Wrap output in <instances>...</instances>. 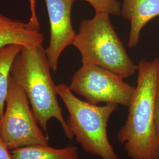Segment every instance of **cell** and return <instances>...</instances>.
Listing matches in <instances>:
<instances>
[{
	"instance_id": "4",
	"label": "cell",
	"mask_w": 159,
	"mask_h": 159,
	"mask_svg": "<svg viewBox=\"0 0 159 159\" xmlns=\"http://www.w3.org/2000/svg\"><path fill=\"white\" fill-rule=\"evenodd\" d=\"M56 91L68 110V127L84 151L101 159H120L109 141L107 129L118 105L99 106L83 101L64 84L56 85Z\"/></svg>"
},
{
	"instance_id": "3",
	"label": "cell",
	"mask_w": 159,
	"mask_h": 159,
	"mask_svg": "<svg viewBox=\"0 0 159 159\" xmlns=\"http://www.w3.org/2000/svg\"><path fill=\"white\" fill-rule=\"evenodd\" d=\"M110 16L95 12L93 18L82 20L73 46L80 52L83 64L101 67L126 79L136 73L137 65L128 56Z\"/></svg>"
},
{
	"instance_id": "9",
	"label": "cell",
	"mask_w": 159,
	"mask_h": 159,
	"mask_svg": "<svg viewBox=\"0 0 159 159\" xmlns=\"http://www.w3.org/2000/svg\"><path fill=\"white\" fill-rule=\"evenodd\" d=\"M43 41V35L29 21L24 23L0 13V49L11 44L36 46Z\"/></svg>"
},
{
	"instance_id": "2",
	"label": "cell",
	"mask_w": 159,
	"mask_h": 159,
	"mask_svg": "<svg viewBox=\"0 0 159 159\" xmlns=\"http://www.w3.org/2000/svg\"><path fill=\"white\" fill-rule=\"evenodd\" d=\"M50 70L43 44L23 46L12 64L11 76L26 94L43 131L47 132L48 121L56 119L66 136L71 140L74 136L58 104L56 85L52 79Z\"/></svg>"
},
{
	"instance_id": "15",
	"label": "cell",
	"mask_w": 159,
	"mask_h": 159,
	"mask_svg": "<svg viewBox=\"0 0 159 159\" xmlns=\"http://www.w3.org/2000/svg\"><path fill=\"white\" fill-rule=\"evenodd\" d=\"M155 129L159 139V96L156 97L154 111Z\"/></svg>"
},
{
	"instance_id": "17",
	"label": "cell",
	"mask_w": 159,
	"mask_h": 159,
	"mask_svg": "<svg viewBox=\"0 0 159 159\" xmlns=\"http://www.w3.org/2000/svg\"><path fill=\"white\" fill-rule=\"evenodd\" d=\"M0 120H1V119H0Z\"/></svg>"
},
{
	"instance_id": "12",
	"label": "cell",
	"mask_w": 159,
	"mask_h": 159,
	"mask_svg": "<svg viewBox=\"0 0 159 159\" xmlns=\"http://www.w3.org/2000/svg\"><path fill=\"white\" fill-rule=\"evenodd\" d=\"M79 0H75V1ZM89 2L95 12H106L110 15H121V4L118 0H82Z\"/></svg>"
},
{
	"instance_id": "14",
	"label": "cell",
	"mask_w": 159,
	"mask_h": 159,
	"mask_svg": "<svg viewBox=\"0 0 159 159\" xmlns=\"http://www.w3.org/2000/svg\"><path fill=\"white\" fill-rule=\"evenodd\" d=\"M0 159H14L9 149L0 136Z\"/></svg>"
},
{
	"instance_id": "5",
	"label": "cell",
	"mask_w": 159,
	"mask_h": 159,
	"mask_svg": "<svg viewBox=\"0 0 159 159\" xmlns=\"http://www.w3.org/2000/svg\"><path fill=\"white\" fill-rule=\"evenodd\" d=\"M28 98L12 79L6 109L0 120V136L9 150L31 145H48V137L39 125Z\"/></svg>"
},
{
	"instance_id": "11",
	"label": "cell",
	"mask_w": 159,
	"mask_h": 159,
	"mask_svg": "<svg viewBox=\"0 0 159 159\" xmlns=\"http://www.w3.org/2000/svg\"><path fill=\"white\" fill-rule=\"evenodd\" d=\"M23 47L19 44H11L0 49V119L5 111L12 66Z\"/></svg>"
},
{
	"instance_id": "16",
	"label": "cell",
	"mask_w": 159,
	"mask_h": 159,
	"mask_svg": "<svg viewBox=\"0 0 159 159\" xmlns=\"http://www.w3.org/2000/svg\"><path fill=\"white\" fill-rule=\"evenodd\" d=\"M156 95L157 97L159 96V60L156 77Z\"/></svg>"
},
{
	"instance_id": "13",
	"label": "cell",
	"mask_w": 159,
	"mask_h": 159,
	"mask_svg": "<svg viewBox=\"0 0 159 159\" xmlns=\"http://www.w3.org/2000/svg\"><path fill=\"white\" fill-rule=\"evenodd\" d=\"M37 2V0H29L30 8L31 11V17L29 20V23H30L35 29L40 30V24L36 11Z\"/></svg>"
},
{
	"instance_id": "10",
	"label": "cell",
	"mask_w": 159,
	"mask_h": 159,
	"mask_svg": "<svg viewBox=\"0 0 159 159\" xmlns=\"http://www.w3.org/2000/svg\"><path fill=\"white\" fill-rule=\"evenodd\" d=\"M11 154L14 159H80L78 148L73 145L62 148L31 145L12 150Z\"/></svg>"
},
{
	"instance_id": "6",
	"label": "cell",
	"mask_w": 159,
	"mask_h": 159,
	"mask_svg": "<svg viewBox=\"0 0 159 159\" xmlns=\"http://www.w3.org/2000/svg\"><path fill=\"white\" fill-rule=\"evenodd\" d=\"M68 87L92 104L113 103L125 107L130 104L136 90L119 75L88 64H83L75 71Z\"/></svg>"
},
{
	"instance_id": "1",
	"label": "cell",
	"mask_w": 159,
	"mask_h": 159,
	"mask_svg": "<svg viewBox=\"0 0 159 159\" xmlns=\"http://www.w3.org/2000/svg\"><path fill=\"white\" fill-rule=\"evenodd\" d=\"M158 58L137 65V86L124 125L117 139L131 159H159V139L155 129Z\"/></svg>"
},
{
	"instance_id": "8",
	"label": "cell",
	"mask_w": 159,
	"mask_h": 159,
	"mask_svg": "<svg viewBox=\"0 0 159 159\" xmlns=\"http://www.w3.org/2000/svg\"><path fill=\"white\" fill-rule=\"evenodd\" d=\"M121 15L130 23L128 45H138L140 33L145 25L155 17H159V0H123Z\"/></svg>"
},
{
	"instance_id": "7",
	"label": "cell",
	"mask_w": 159,
	"mask_h": 159,
	"mask_svg": "<svg viewBox=\"0 0 159 159\" xmlns=\"http://www.w3.org/2000/svg\"><path fill=\"white\" fill-rule=\"evenodd\" d=\"M75 0H45L50 27V39L46 49L50 67L56 72L59 58L69 46L73 45L76 33L71 23Z\"/></svg>"
}]
</instances>
